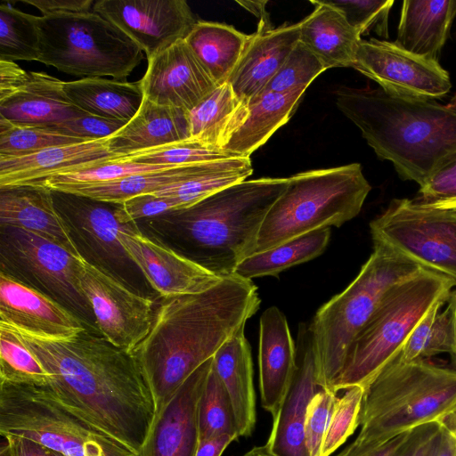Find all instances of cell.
Returning <instances> with one entry per match:
<instances>
[{
	"mask_svg": "<svg viewBox=\"0 0 456 456\" xmlns=\"http://www.w3.org/2000/svg\"><path fill=\"white\" fill-rule=\"evenodd\" d=\"M325 70L322 61L299 41L263 92L282 94L306 89Z\"/></svg>",
	"mask_w": 456,
	"mask_h": 456,
	"instance_id": "7bdbcfd3",
	"label": "cell"
},
{
	"mask_svg": "<svg viewBox=\"0 0 456 456\" xmlns=\"http://www.w3.org/2000/svg\"><path fill=\"white\" fill-rule=\"evenodd\" d=\"M352 68L398 96L435 100L452 88L450 75L439 61L387 40L361 39Z\"/></svg>",
	"mask_w": 456,
	"mask_h": 456,
	"instance_id": "9a60e30c",
	"label": "cell"
},
{
	"mask_svg": "<svg viewBox=\"0 0 456 456\" xmlns=\"http://www.w3.org/2000/svg\"><path fill=\"white\" fill-rule=\"evenodd\" d=\"M337 394L321 388L308 403L305 416V445L310 456H322V444L337 400Z\"/></svg>",
	"mask_w": 456,
	"mask_h": 456,
	"instance_id": "bcb514c9",
	"label": "cell"
},
{
	"mask_svg": "<svg viewBox=\"0 0 456 456\" xmlns=\"http://www.w3.org/2000/svg\"><path fill=\"white\" fill-rule=\"evenodd\" d=\"M339 10L347 22L361 36L370 31L378 36L388 37V17L393 0H328Z\"/></svg>",
	"mask_w": 456,
	"mask_h": 456,
	"instance_id": "f6af8a7d",
	"label": "cell"
},
{
	"mask_svg": "<svg viewBox=\"0 0 456 456\" xmlns=\"http://www.w3.org/2000/svg\"><path fill=\"white\" fill-rule=\"evenodd\" d=\"M240 106L228 83L218 86L188 111L190 139L221 149Z\"/></svg>",
	"mask_w": 456,
	"mask_h": 456,
	"instance_id": "d590c367",
	"label": "cell"
},
{
	"mask_svg": "<svg viewBox=\"0 0 456 456\" xmlns=\"http://www.w3.org/2000/svg\"><path fill=\"white\" fill-rule=\"evenodd\" d=\"M0 322L28 335L66 340L86 330L62 305L37 289L0 273Z\"/></svg>",
	"mask_w": 456,
	"mask_h": 456,
	"instance_id": "ffe728a7",
	"label": "cell"
},
{
	"mask_svg": "<svg viewBox=\"0 0 456 456\" xmlns=\"http://www.w3.org/2000/svg\"><path fill=\"white\" fill-rule=\"evenodd\" d=\"M364 393L362 386H353L337 398L327 433L322 444V456H330L351 436L359 427V417Z\"/></svg>",
	"mask_w": 456,
	"mask_h": 456,
	"instance_id": "ee69618b",
	"label": "cell"
},
{
	"mask_svg": "<svg viewBox=\"0 0 456 456\" xmlns=\"http://www.w3.org/2000/svg\"><path fill=\"white\" fill-rule=\"evenodd\" d=\"M416 199L440 207L456 206V153L447 158L419 186Z\"/></svg>",
	"mask_w": 456,
	"mask_h": 456,
	"instance_id": "7dc6e473",
	"label": "cell"
},
{
	"mask_svg": "<svg viewBox=\"0 0 456 456\" xmlns=\"http://www.w3.org/2000/svg\"><path fill=\"white\" fill-rule=\"evenodd\" d=\"M147 61L139 82L143 96L157 104L190 111L218 86L184 39Z\"/></svg>",
	"mask_w": 456,
	"mask_h": 456,
	"instance_id": "e0dca14e",
	"label": "cell"
},
{
	"mask_svg": "<svg viewBox=\"0 0 456 456\" xmlns=\"http://www.w3.org/2000/svg\"><path fill=\"white\" fill-rule=\"evenodd\" d=\"M448 105L456 108V94L451 98L450 102Z\"/></svg>",
	"mask_w": 456,
	"mask_h": 456,
	"instance_id": "e7e4bbea",
	"label": "cell"
},
{
	"mask_svg": "<svg viewBox=\"0 0 456 456\" xmlns=\"http://www.w3.org/2000/svg\"><path fill=\"white\" fill-rule=\"evenodd\" d=\"M454 287L449 278L424 268L393 288L351 343L332 390L368 383L400 354L426 314L447 302Z\"/></svg>",
	"mask_w": 456,
	"mask_h": 456,
	"instance_id": "ba28073f",
	"label": "cell"
},
{
	"mask_svg": "<svg viewBox=\"0 0 456 456\" xmlns=\"http://www.w3.org/2000/svg\"><path fill=\"white\" fill-rule=\"evenodd\" d=\"M259 324L261 403L273 419L279 414L296 375L297 348L287 319L276 306H271L262 314Z\"/></svg>",
	"mask_w": 456,
	"mask_h": 456,
	"instance_id": "7402d4cb",
	"label": "cell"
},
{
	"mask_svg": "<svg viewBox=\"0 0 456 456\" xmlns=\"http://www.w3.org/2000/svg\"><path fill=\"white\" fill-rule=\"evenodd\" d=\"M36 355L9 326L0 322V382L48 384Z\"/></svg>",
	"mask_w": 456,
	"mask_h": 456,
	"instance_id": "ab89813d",
	"label": "cell"
},
{
	"mask_svg": "<svg viewBox=\"0 0 456 456\" xmlns=\"http://www.w3.org/2000/svg\"><path fill=\"white\" fill-rule=\"evenodd\" d=\"M79 285L102 337L114 346L131 353L151 329L156 313L153 301L85 258Z\"/></svg>",
	"mask_w": 456,
	"mask_h": 456,
	"instance_id": "4fadbf2b",
	"label": "cell"
},
{
	"mask_svg": "<svg viewBox=\"0 0 456 456\" xmlns=\"http://www.w3.org/2000/svg\"><path fill=\"white\" fill-rule=\"evenodd\" d=\"M23 2L35 6L41 12L42 16L88 12L94 4L92 0H24Z\"/></svg>",
	"mask_w": 456,
	"mask_h": 456,
	"instance_id": "816d5d0a",
	"label": "cell"
},
{
	"mask_svg": "<svg viewBox=\"0 0 456 456\" xmlns=\"http://www.w3.org/2000/svg\"><path fill=\"white\" fill-rule=\"evenodd\" d=\"M242 456H278L266 444L254 446Z\"/></svg>",
	"mask_w": 456,
	"mask_h": 456,
	"instance_id": "94428289",
	"label": "cell"
},
{
	"mask_svg": "<svg viewBox=\"0 0 456 456\" xmlns=\"http://www.w3.org/2000/svg\"><path fill=\"white\" fill-rule=\"evenodd\" d=\"M260 302L253 281L235 274L204 292L164 298L149 334L131 352L151 388L156 413L246 326Z\"/></svg>",
	"mask_w": 456,
	"mask_h": 456,
	"instance_id": "7a4b0ae2",
	"label": "cell"
},
{
	"mask_svg": "<svg viewBox=\"0 0 456 456\" xmlns=\"http://www.w3.org/2000/svg\"><path fill=\"white\" fill-rule=\"evenodd\" d=\"M29 77V72L15 61L0 60V101L18 91Z\"/></svg>",
	"mask_w": 456,
	"mask_h": 456,
	"instance_id": "f5cc1de1",
	"label": "cell"
},
{
	"mask_svg": "<svg viewBox=\"0 0 456 456\" xmlns=\"http://www.w3.org/2000/svg\"><path fill=\"white\" fill-rule=\"evenodd\" d=\"M361 430L336 456H364L396 436L456 411V370L399 354L364 386Z\"/></svg>",
	"mask_w": 456,
	"mask_h": 456,
	"instance_id": "5b68a950",
	"label": "cell"
},
{
	"mask_svg": "<svg viewBox=\"0 0 456 456\" xmlns=\"http://www.w3.org/2000/svg\"><path fill=\"white\" fill-rule=\"evenodd\" d=\"M447 303L451 305L453 313L454 319V346L452 352L451 353L452 363L453 370H456V289L452 290Z\"/></svg>",
	"mask_w": 456,
	"mask_h": 456,
	"instance_id": "91938a15",
	"label": "cell"
},
{
	"mask_svg": "<svg viewBox=\"0 0 456 456\" xmlns=\"http://www.w3.org/2000/svg\"><path fill=\"white\" fill-rule=\"evenodd\" d=\"M176 209L178 206L173 199L156 193H146L119 203L117 214L122 224H131Z\"/></svg>",
	"mask_w": 456,
	"mask_h": 456,
	"instance_id": "681fc988",
	"label": "cell"
},
{
	"mask_svg": "<svg viewBox=\"0 0 456 456\" xmlns=\"http://www.w3.org/2000/svg\"><path fill=\"white\" fill-rule=\"evenodd\" d=\"M39 35L36 16L8 4L0 5V60L37 61Z\"/></svg>",
	"mask_w": 456,
	"mask_h": 456,
	"instance_id": "74e56055",
	"label": "cell"
},
{
	"mask_svg": "<svg viewBox=\"0 0 456 456\" xmlns=\"http://www.w3.org/2000/svg\"><path fill=\"white\" fill-rule=\"evenodd\" d=\"M236 439V436L224 435L200 441L195 456H221L226 447Z\"/></svg>",
	"mask_w": 456,
	"mask_h": 456,
	"instance_id": "11a10c76",
	"label": "cell"
},
{
	"mask_svg": "<svg viewBox=\"0 0 456 456\" xmlns=\"http://www.w3.org/2000/svg\"><path fill=\"white\" fill-rule=\"evenodd\" d=\"M373 245L355 279L324 304L308 326L322 388L332 390L351 343L387 294L424 269L385 245Z\"/></svg>",
	"mask_w": 456,
	"mask_h": 456,
	"instance_id": "8992f818",
	"label": "cell"
},
{
	"mask_svg": "<svg viewBox=\"0 0 456 456\" xmlns=\"http://www.w3.org/2000/svg\"><path fill=\"white\" fill-rule=\"evenodd\" d=\"M305 90L262 92L240 104L221 149L237 157L249 158L289 120Z\"/></svg>",
	"mask_w": 456,
	"mask_h": 456,
	"instance_id": "d4e9b609",
	"label": "cell"
},
{
	"mask_svg": "<svg viewBox=\"0 0 456 456\" xmlns=\"http://www.w3.org/2000/svg\"><path fill=\"white\" fill-rule=\"evenodd\" d=\"M3 437L8 442L12 456H65L56 450L25 436L7 435Z\"/></svg>",
	"mask_w": 456,
	"mask_h": 456,
	"instance_id": "db71d44e",
	"label": "cell"
},
{
	"mask_svg": "<svg viewBox=\"0 0 456 456\" xmlns=\"http://www.w3.org/2000/svg\"><path fill=\"white\" fill-rule=\"evenodd\" d=\"M249 37L227 24L197 20L184 41L216 85L221 86L227 83Z\"/></svg>",
	"mask_w": 456,
	"mask_h": 456,
	"instance_id": "d6a6232c",
	"label": "cell"
},
{
	"mask_svg": "<svg viewBox=\"0 0 456 456\" xmlns=\"http://www.w3.org/2000/svg\"><path fill=\"white\" fill-rule=\"evenodd\" d=\"M335 94L338 110L403 180L421 186L456 153L454 107L391 94L381 88L343 86Z\"/></svg>",
	"mask_w": 456,
	"mask_h": 456,
	"instance_id": "277c9868",
	"label": "cell"
},
{
	"mask_svg": "<svg viewBox=\"0 0 456 456\" xmlns=\"http://www.w3.org/2000/svg\"><path fill=\"white\" fill-rule=\"evenodd\" d=\"M370 190L359 163L288 177L284 191L265 217L254 253L321 228L342 225L360 213Z\"/></svg>",
	"mask_w": 456,
	"mask_h": 456,
	"instance_id": "52a82bcc",
	"label": "cell"
},
{
	"mask_svg": "<svg viewBox=\"0 0 456 456\" xmlns=\"http://www.w3.org/2000/svg\"><path fill=\"white\" fill-rule=\"evenodd\" d=\"M93 12L128 36L147 60L184 39L197 22L184 0H99Z\"/></svg>",
	"mask_w": 456,
	"mask_h": 456,
	"instance_id": "2e32d148",
	"label": "cell"
},
{
	"mask_svg": "<svg viewBox=\"0 0 456 456\" xmlns=\"http://www.w3.org/2000/svg\"><path fill=\"white\" fill-rule=\"evenodd\" d=\"M455 16L456 0H405L395 42L411 53L438 61Z\"/></svg>",
	"mask_w": 456,
	"mask_h": 456,
	"instance_id": "f1b7e54d",
	"label": "cell"
},
{
	"mask_svg": "<svg viewBox=\"0 0 456 456\" xmlns=\"http://www.w3.org/2000/svg\"><path fill=\"white\" fill-rule=\"evenodd\" d=\"M0 456H12L11 447L7 441L3 443L0 447Z\"/></svg>",
	"mask_w": 456,
	"mask_h": 456,
	"instance_id": "be15d7a7",
	"label": "cell"
},
{
	"mask_svg": "<svg viewBox=\"0 0 456 456\" xmlns=\"http://www.w3.org/2000/svg\"><path fill=\"white\" fill-rule=\"evenodd\" d=\"M288 178L244 180L184 208L137 222L152 237L225 278L254 253L265 216Z\"/></svg>",
	"mask_w": 456,
	"mask_h": 456,
	"instance_id": "3957f363",
	"label": "cell"
},
{
	"mask_svg": "<svg viewBox=\"0 0 456 456\" xmlns=\"http://www.w3.org/2000/svg\"><path fill=\"white\" fill-rule=\"evenodd\" d=\"M231 158L239 157L219 148L210 147L199 141L188 139L116 156L110 159L121 162L176 167Z\"/></svg>",
	"mask_w": 456,
	"mask_h": 456,
	"instance_id": "b9f144b4",
	"label": "cell"
},
{
	"mask_svg": "<svg viewBox=\"0 0 456 456\" xmlns=\"http://www.w3.org/2000/svg\"><path fill=\"white\" fill-rule=\"evenodd\" d=\"M443 423L456 436V411L451 414Z\"/></svg>",
	"mask_w": 456,
	"mask_h": 456,
	"instance_id": "6125c7cd",
	"label": "cell"
},
{
	"mask_svg": "<svg viewBox=\"0 0 456 456\" xmlns=\"http://www.w3.org/2000/svg\"><path fill=\"white\" fill-rule=\"evenodd\" d=\"M434 456H456V436L444 423L440 441Z\"/></svg>",
	"mask_w": 456,
	"mask_h": 456,
	"instance_id": "680465c9",
	"label": "cell"
},
{
	"mask_svg": "<svg viewBox=\"0 0 456 456\" xmlns=\"http://www.w3.org/2000/svg\"><path fill=\"white\" fill-rule=\"evenodd\" d=\"M190 137L188 111L143 97L134 117L110 137V149L119 156Z\"/></svg>",
	"mask_w": 456,
	"mask_h": 456,
	"instance_id": "f546056e",
	"label": "cell"
},
{
	"mask_svg": "<svg viewBox=\"0 0 456 456\" xmlns=\"http://www.w3.org/2000/svg\"><path fill=\"white\" fill-rule=\"evenodd\" d=\"M443 422L432 421L411 430L410 436L394 456H434L438 446Z\"/></svg>",
	"mask_w": 456,
	"mask_h": 456,
	"instance_id": "f907efd6",
	"label": "cell"
},
{
	"mask_svg": "<svg viewBox=\"0 0 456 456\" xmlns=\"http://www.w3.org/2000/svg\"><path fill=\"white\" fill-rule=\"evenodd\" d=\"M314 11L300 20L299 41L326 69L352 67L362 37L342 12L327 1H311Z\"/></svg>",
	"mask_w": 456,
	"mask_h": 456,
	"instance_id": "4dcf8cb0",
	"label": "cell"
},
{
	"mask_svg": "<svg viewBox=\"0 0 456 456\" xmlns=\"http://www.w3.org/2000/svg\"><path fill=\"white\" fill-rule=\"evenodd\" d=\"M373 243L396 251L456 286V216L417 199H394L370 224Z\"/></svg>",
	"mask_w": 456,
	"mask_h": 456,
	"instance_id": "7c38bea8",
	"label": "cell"
},
{
	"mask_svg": "<svg viewBox=\"0 0 456 456\" xmlns=\"http://www.w3.org/2000/svg\"><path fill=\"white\" fill-rule=\"evenodd\" d=\"M1 272L37 289L94 327L90 304L81 290L83 256L22 228L0 225Z\"/></svg>",
	"mask_w": 456,
	"mask_h": 456,
	"instance_id": "8fae6325",
	"label": "cell"
},
{
	"mask_svg": "<svg viewBox=\"0 0 456 456\" xmlns=\"http://www.w3.org/2000/svg\"><path fill=\"white\" fill-rule=\"evenodd\" d=\"M444 304L431 308L416 325L406 340L399 357L404 362L427 360L440 354L452 352L454 346V319L451 305Z\"/></svg>",
	"mask_w": 456,
	"mask_h": 456,
	"instance_id": "8d00e7d4",
	"label": "cell"
},
{
	"mask_svg": "<svg viewBox=\"0 0 456 456\" xmlns=\"http://www.w3.org/2000/svg\"><path fill=\"white\" fill-rule=\"evenodd\" d=\"M410 432L411 430L396 436L383 445L364 456H394L406 442L410 436Z\"/></svg>",
	"mask_w": 456,
	"mask_h": 456,
	"instance_id": "9f6ffc18",
	"label": "cell"
},
{
	"mask_svg": "<svg viewBox=\"0 0 456 456\" xmlns=\"http://www.w3.org/2000/svg\"><path fill=\"white\" fill-rule=\"evenodd\" d=\"M116 156L110 149L108 137L53 146L22 157L0 158V189L33 184Z\"/></svg>",
	"mask_w": 456,
	"mask_h": 456,
	"instance_id": "cb8c5ba5",
	"label": "cell"
},
{
	"mask_svg": "<svg viewBox=\"0 0 456 456\" xmlns=\"http://www.w3.org/2000/svg\"><path fill=\"white\" fill-rule=\"evenodd\" d=\"M300 22L261 28L250 35L227 83L241 105L261 94L299 42Z\"/></svg>",
	"mask_w": 456,
	"mask_h": 456,
	"instance_id": "603a6c76",
	"label": "cell"
},
{
	"mask_svg": "<svg viewBox=\"0 0 456 456\" xmlns=\"http://www.w3.org/2000/svg\"><path fill=\"white\" fill-rule=\"evenodd\" d=\"M297 369L289 394L275 419L265 444L278 456H310L305 445V425L308 403L322 388L308 326L300 324L297 342Z\"/></svg>",
	"mask_w": 456,
	"mask_h": 456,
	"instance_id": "44dd1931",
	"label": "cell"
},
{
	"mask_svg": "<svg viewBox=\"0 0 456 456\" xmlns=\"http://www.w3.org/2000/svg\"><path fill=\"white\" fill-rule=\"evenodd\" d=\"M0 434L65 456H137L61 403L48 384L0 382Z\"/></svg>",
	"mask_w": 456,
	"mask_h": 456,
	"instance_id": "30bf717a",
	"label": "cell"
},
{
	"mask_svg": "<svg viewBox=\"0 0 456 456\" xmlns=\"http://www.w3.org/2000/svg\"><path fill=\"white\" fill-rule=\"evenodd\" d=\"M127 122L85 114L50 126L63 134L86 141L110 137Z\"/></svg>",
	"mask_w": 456,
	"mask_h": 456,
	"instance_id": "c3c4849f",
	"label": "cell"
},
{
	"mask_svg": "<svg viewBox=\"0 0 456 456\" xmlns=\"http://www.w3.org/2000/svg\"><path fill=\"white\" fill-rule=\"evenodd\" d=\"M52 191L56 209L68 224L77 247L87 254L86 261L128 285L126 271L135 265L120 244L118 234L141 231L137 223L122 224L118 217L119 203Z\"/></svg>",
	"mask_w": 456,
	"mask_h": 456,
	"instance_id": "5bb4252c",
	"label": "cell"
},
{
	"mask_svg": "<svg viewBox=\"0 0 456 456\" xmlns=\"http://www.w3.org/2000/svg\"><path fill=\"white\" fill-rule=\"evenodd\" d=\"M213 357L198 368L155 414L137 456H195L199 403Z\"/></svg>",
	"mask_w": 456,
	"mask_h": 456,
	"instance_id": "d6986e66",
	"label": "cell"
},
{
	"mask_svg": "<svg viewBox=\"0 0 456 456\" xmlns=\"http://www.w3.org/2000/svg\"><path fill=\"white\" fill-rule=\"evenodd\" d=\"M64 91L70 102L86 113L125 122L138 112L144 97L139 81L102 77L64 82Z\"/></svg>",
	"mask_w": 456,
	"mask_h": 456,
	"instance_id": "1f68e13d",
	"label": "cell"
},
{
	"mask_svg": "<svg viewBox=\"0 0 456 456\" xmlns=\"http://www.w3.org/2000/svg\"><path fill=\"white\" fill-rule=\"evenodd\" d=\"M245 326L213 356V367L231 402L239 436H251L256 421L253 363Z\"/></svg>",
	"mask_w": 456,
	"mask_h": 456,
	"instance_id": "83f0119b",
	"label": "cell"
},
{
	"mask_svg": "<svg viewBox=\"0 0 456 456\" xmlns=\"http://www.w3.org/2000/svg\"><path fill=\"white\" fill-rule=\"evenodd\" d=\"M86 142L47 126L21 125L0 117V158L22 157L44 149Z\"/></svg>",
	"mask_w": 456,
	"mask_h": 456,
	"instance_id": "f35d334b",
	"label": "cell"
},
{
	"mask_svg": "<svg viewBox=\"0 0 456 456\" xmlns=\"http://www.w3.org/2000/svg\"><path fill=\"white\" fill-rule=\"evenodd\" d=\"M200 441L232 435L240 437L228 394L213 363L199 403Z\"/></svg>",
	"mask_w": 456,
	"mask_h": 456,
	"instance_id": "60d3db41",
	"label": "cell"
},
{
	"mask_svg": "<svg viewBox=\"0 0 456 456\" xmlns=\"http://www.w3.org/2000/svg\"><path fill=\"white\" fill-rule=\"evenodd\" d=\"M215 161L170 167L107 183L69 186L58 191L71 192L105 202L123 203L134 196L154 193L172 184L191 178L208 169Z\"/></svg>",
	"mask_w": 456,
	"mask_h": 456,
	"instance_id": "836d02e7",
	"label": "cell"
},
{
	"mask_svg": "<svg viewBox=\"0 0 456 456\" xmlns=\"http://www.w3.org/2000/svg\"><path fill=\"white\" fill-rule=\"evenodd\" d=\"M118 239L152 289L164 298L201 293L223 279L142 231H122Z\"/></svg>",
	"mask_w": 456,
	"mask_h": 456,
	"instance_id": "ac0fdd59",
	"label": "cell"
},
{
	"mask_svg": "<svg viewBox=\"0 0 456 456\" xmlns=\"http://www.w3.org/2000/svg\"><path fill=\"white\" fill-rule=\"evenodd\" d=\"M38 61L69 75L124 80L143 59L121 29L91 11L36 16Z\"/></svg>",
	"mask_w": 456,
	"mask_h": 456,
	"instance_id": "9c48e42d",
	"label": "cell"
},
{
	"mask_svg": "<svg viewBox=\"0 0 456 456\" xmlns=\"http://www.w3.org/2000/svg\"><path fill=\"white\" fill-rule=\"evenodd\" d=\"M237 3L258 19V27L272 28L269 15L265 11L266 1H237Z\"/></svg>",
	"mask_w": 456,
	"mask_h": 456,
	"instance_id": "6f0895ef",
	"label": "cell"
},
{
	"mask_svg": "<svg viewBox=\"0 0 456 456\" xmlns=\"http://www.w3.org/2000/svg\"><path fill=\"white\" fill-rule=\"evenodd\" d=\"M330 237V228H321L289 240L267 250L244 258L234 274L252 281L253 278L277 275L293 265L309 261L321 255Z\"/></svg>",
	"mask_w": 456,
	"mask_h": 456,
	"instance_id": "e575fe53",
	"label": "cell"
},
{
	"mask_svg": "<svg viewBox=\"0 0 456 456\" xmlns=\"http://www.w3.org/2000/svg\"><path fill=\"white\" fill-rule=\"evenodd\" d=\"M0 225L25 229L80 254L68 224L55 208L52 191L43 186L0 189Z\"/></svg>",
	"mask_w": 456,
	"mask_h": 456,
	"instance_id": "4316f807",
	"label": "cell"
},
{
	"mask_svg": "<svg viewBox=\"0 0 456 456\" xmlns=\"http://www.w3.org/2000/svg\"><path fill=\"white\" fill-rule=\"evenodd\" d=\"M13 330L45 368L57 399L137 455L156 407L133 354L87 330L66 340Z\"/></svg>",
	"mask_w": 456,
	"mask_h": 456,
	"instance_id": "6da1fadb",
	"label": "cell"
},
{
	"mask_svg": "<svg viewBox=\"0 0 456 456\" xmlns=\"http://www.w3.org/2000/svg\"><path fill=\"white\" fill-rule=\"evenodd\" d=\"M86 113L64 91V81L45 72L30 71L18 91L0 101V117L13 123L50 127Z\"/></svg>",
	"mask_w": 456,
	"mask_h": 456,
	"instance_id": "484cf974",
	"label": "cell"
},
{
	"mask_svg": "<svg viewBox=\"0 0 456 456\" xmlns=\"http://www.w3.org/2000/svg\"><path fill=\"white\" fill-rule=\"evenodd\" d=\"M442 208L450 209L456 216V206L455 207H442Z\"/></svg>",
	"mask_w": 456,
	"mask_h": 456,
	"instance_id": "03108f58",
	"label": "cell"
}]
</instances>
